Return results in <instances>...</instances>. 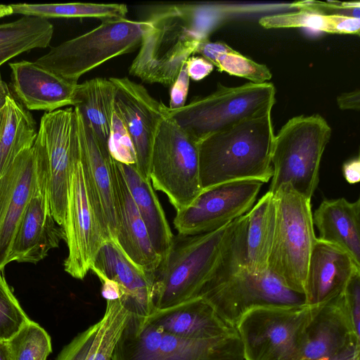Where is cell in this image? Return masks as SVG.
I'll list each match as a JSON object with an SVG mask.
<instances>
[{
  "label": "cell",
  "instance_id": "cell-8",
  "mask_svg": "<svg viewBox=\"0 0 360 360\" xmlns=\"http://www.w3.org/2000/svg\"><path fill=\"white\" fill-rule=\"evenodd\" d=\"M112 360H245L237 333L207 340L179 338L130 314Z\"/></svg>",
  "mask_w": 360,
  "mask_h": 360
},
{
  "label": "cell",
  "instance_id": "cell-19",
  "mask_svg": "<svg viewBox=\"0 0 360 360\" xmlns=\"http://www.w3.org/2000/svg\"><path fill=\"white\" fill-rule=\"evenodd\" d=\"M32 147L21 152L0 177V270L8 264L11 245L35 184Z\"/></svg>",
  "mask_w": 360,
  "mask_h": 360
},
{
  "label": "cell",
  "instance_id": "cell-39",
  "mask_svg": "<svg viewBox=\"0 0 360 360\" xmlns=\"http://www.w3.org/2000/svg\"><path fill=\"white\" fill-rule=\"evenodd\" d=\"M299 9L316 11L323 15H340L359 18L360 3L356 2H319L300 1L292 4Z\"/></svg>",
  "mask_w": 360,
  "mask_h": 360
},
{
  "label": "cell",
  "instance_id": "cell-11",
  "mask_svg": "<svg viewBox=\"0 0 360 360\" xmlns=\"http://www.w3.org/2000/svg\"><path fill=\"white\" fill-rule=\"evenodd\" d=\"M198 297L206 300L217 314L233 328L243 315L254 307L306 304L304 293L289 288L268 271L255 274L243 268L209 281Z\"/></svg>",
  "mask_w": 360,
  "mask_h": 360
},
{
  "label": "cell",
  "instance_id": "cell-7",
  "mask_svg": "<svg viewBox=\"0 0 360 360\" xmlns=\"http://www.w3.org/2000/svg\"><path fill=\"white\" fill-rule=\"evenodd\" d=\"M276 218L267 271L289 288L304 294L307 268L316 239L311 200L289 184L275 192Z\"/></svg>",
  "mask_w": 360,
  "mask_h": 360
},
{
  "label": "cell",
  "instance_id": "cell-28",
  "mask_svg": "<svg viewBox=\"0 0 360 360\" xmlns=\"http://www.w3.org/2000/svg\"><path fill=\"white\" fill-rule=\"evenodd\" d=\"M114 95L115 86L109 79L94 78L77 84L73 104L101 148L108 151Z\"/></svg>",
  "mask_w": 360,
  "mask_h": 360
},
{
  "label": "cell",
  "instance_id": "cell-27",
  "mask_svg": "<svg viewBox=\"0 0 360 360\" xmlns=\"http://www.w3.org/2000/svg\"><path fill=\"white\" fill-rule=\"evenodd\" d=\"M118 164L146 226L151 244L162 259L172 245L174 235L160 202L150 181L142 176L134 165Z\"/></svg>",
  "mask_w": 360,
  "mask_h": 360
},
{
  "label": "cell",
  "instance_id": "cell-14",
  "mask_svg": "<svg viewBox=\"0 0 360 360\" xmlns=\"http://www.w3.org/2000/svg\"><path fill=\"white\" fill-rule=\"evenodd\" d=\"M262 182L236 181L202 190L173 221L179 235L207 233L238 219L254 205Z\"/></svg>",
  "mask_w": 360,
  "mask_h": 360
},
{
  "label": "cell",
  "instance_id": "cell-47",
  "mask_svg": "<svg viewBox=\"0 0 360 360\" xmlns=\"http://www.w3.org/2000/svg\"><path fill=\"white\" fill-rule=\"evenodd\" d=\"M337 103L342 110H356L360 108V92L355 90L351 92L344 93L337 98Z\"/></svg>",
  "mask_w": 360,
  "mask_h": 360
},
{
  "label": "cell",
  "instance_id": "cell-13",
  "mask_svg": "<svg viewBox=\"0 0 360 360\" xmlns=\"http://www.w3.org/2000/svg\"><path fill=\"white\" fill-rule=\"evenodd\" d=\"M63 227L68 249L64 269L72 277L82 280L91 270L99 249L106 240L89 197L80 145L70 169Z\"/></svg>",
  "mask_w": 360,
  "mask_h": 360
},
{
  "label": "cell",
  "instance_id": "cell-24",
  "mask_svg": "<svg viewBox=\"0 0 360 360\" xmlns=\"http://www.w3.org/2000/svg\"><path fill=\"white\" fill-rule=\"evenodd\" d=\"M146 319L167 333L187 340L212 339L236 331L201 297L169 308L154 310Z\"/></svg>",
  "mask_w": 360,
  "mask_h": 360
},
{
  "label": "cell",
  "instance_id": "cell-21",
  "mask_svg": "<svg viewBox=\"0 0 360 360\" xmlns=\"http://www.w3.org/2000/svg\"><path fill=\"white\" fill-rule=\"evenodd\" d=\"M12 94L27 110L53 112L74 104L78 83L67 80L34 62L9 63Z\"/></svg>",
  "mask_w": 360,
  "mask_h": 360
},
{
  "label": "cell",
  "instance_id": "cell-51",
  "mask_svg": "<svg viewBox=\"0 0 360 360\" xmlns=\"http://www.w3.org/2000/svg\"><path fill=\"white\" fill-rule=\"evenodd\" d=\"M3 109H4V108L0 110V125H1L2 117H3Z\"/></svg>",
  "mask_w": 360,
  "mask_h": 360
},
{
  "label": "cell",
  "instance_id": "cell-43",
  "mask_svg": "<svg viewBox=\"0 0 360 360\" xmlns=\"http://www.w3.org/2000/svg\"><path fill=\"white\" fill-rule=\"evenodd\" d=\"M190 79L199 81L207 77L214 69V65L202 56L189 57L185 63Z\"/></svg>",
  "mask_w": 360,
  "mask_h": 360
},
{
  "label": "cell",
  "instance_id": "cell-46",
  "mask_svg": "<svg viewBox=\"0 0 360 360\" xmlns=\"http://www.w3.org/2000/svg\"><path fill=\"white\" fill-rule=\"evenodd\" d=\"M101 283V293L108 300H115L120 298V290L116 282L110 280L99 273H95Z\"/></svg>",
  "mask_w": 360,
  "mask_h": 360
},
{
  "label": "cell",
  "instance_id": "cell-3",
  "mask_svg": "<svg viewBox=\"0 0 360 360\" xmlns=\"http://www.w3.org/2000/svg\"><path fill=\"white\" fill-rule=\"evenodd\" d=\"M271 112L241 121L198 143L202 191L231 181L272 177Z\"/></svg>",
  "mask_w": 360,
  "mask_h": 360
},
{
  "label": "cell",
  "instance_id": "cell-25",
  "mask_svg": "<svg viewBox=\"0 0 360 360\" xmlns=\"http://www.w3.org/2000/svg\"><path fill=\"white\" fill-rule=\"evenodd\" d=\"M274 194L268 191L243 215L240 267L251 273L267 271L276 226Z\"/></svg>",
  "mask_w": 360,
  "mask_h": 360
},
{
  "label": "cell",
  "instance_id": "cell-30",
  "mask_svg": "<svg viewBox=\"0 0 360 360\" xmlns=\"http://www.w3.org/2000/svg\"><path fill=\"white\" fill-rule=\"evenodd\" d=\"M128 8L122 4H0V18L11 15L49 18H96L101 21L126 18Z\"/></svg>",
  "mask_w": 360,
  "mask_h": 360
},
{
  "label": "cell",
  "instance_id": "cell-4",
  "mask_svg": "<svg viewBox=\"0 0 360 360\" xmlns=\"http://www.w3.org/2000/svg\"><path fill=\"white\" fill-rule=\"evenodd\" d=\"M276 89L272 83H245L238 86L218 84L216 90L196 97L179 109L165 105L163 111L195 142L241 121L271 112Z\"/></svg>",
  "mask_w": 360,
  "mask_h": 360
},
{
  "label": "cell",
  "instance_id": "cell-32",
  "mask_svg": "<svg viewBox=\"0 0 360 360\" xmlns=\"http://www.w3.org/2000/svg\"><path fill=\"white\" fill-rule=\"evenodd\" d=\"M129 316L119 299L106 301L101 327L87 360H112L115 347Z\"/></svg>",
  "mask_w": 360,
  "mask_h": 360
},
{
  "label": "cell",
  "instance_id": "cell-12",
  "mask_svg": "<svg viewBox=\"0 0 360 360\" xmlns=\"http://www.w3.org/2000/svg\"><path fill=\"white\" fill-rule=\"evenodd\" d=\"M79 145L78 120L74 108L59 109L42 115L32 148L45 162L51 210L56 221L62 227L65 218L70 169Z\"/></svg>",
  "mask_w": 360,
  "mask_h": 360
},
{
  "label": "cell",
  "instance_id": "cell-45",
  "mask_svg": "<svg viewBox=\"0 0 360 360\" xmlns=\"http://www.w3.org/2000/svg\"><path fill=\"white\" fill-rule=\"evenodd\" d=\"M342 173L345 180L349 184L359 183L360 181V158L359 155L343 164Z\"/></svg>",
  "mask_w": 360,
  "mask_h": 360
},
{
  "label": "cell",
  "instance_id": "cell-16",
  "mask_svg": "<svg viewBox=\"0 0 360 360\" xmlns=\"http://www.w3.org/2000/svg\"><path fill=\"white\" fill-rule=\"evenodd\" d=\"M109 79L115 86L114 110L124 122L132 141L135 166L142 176L150 180L153 145L165 116V104L151 96L143 85L128 77Z\"/></svg>",
  "mask_w": 360,
  "mask_h": 360
},
{
  "label": "cell",
  "instance_id": "cell-35",
  "mask_svg": "<svg viewBox=\"0 0 360 360\" xmlns=\"http://www.w3.org/2000/svg\"><path fill=\"white\" fill-rule=\"evenodd\" d=\"M30 321L0 270V341H8Z\"/></svg>",
  "mask_w": 360,
  "mask_h": 360
},
{
  "label": "cell",
  "instance_id": "cell-37",
  "mask_svg": "<svg viewBox=\"0 0 360 360\" xmlns=\"http://www.w3.org/2000/svg\"><path fill=\"white\" fill-rule=\"evenodd\" d=\"M108 150L111 157L117 162L136 165V153L131 136L124 122L115 110L112 116Z\"/></svg>",
  "mask_w": 360,
  "mask_h": 360
},
{
  "label": "cell",
  "instance_id": "cell-31",
  "mask_svg": "<svg viewBox=\"0 0 360 360\" xmlns=\"http://www.w3.org/2000/svg\"><path fill=\"white\" fill-rule=\"evenodd\" d=\"M53 31L49 20L33 16L0 23V66L21 53L47 48Z\"/></svg>",
  "mask_w": 360,
  "mask_h": 360
},
{
  "label": "cell",
  "instance_id": "cell-20",
  "mask_svg": "<svg viewBox=\"0 0 360 360\" xmlns=\"http://www.w3.org/2000/svg\"><path fill=\"white\" fill-rule=\"evenodd\" d=\"M111 169L118 221L115 243L153 282L162 259L151 244L119 164L112 158Z\"/></svg>",
  "mask_w": 360,
  "mask_h": 360
},
{
  "label": "cell",
  "instance_id": "cell-42",
  "mask_svg": "<svg viewBox=\"0 0 360 360\" xmlns=\"http://www.w3.org/2000/svg\"><path fill=\"white\" fill-rule=\"evenodd\" d=\"M236 50L221 41H210L208 40L200 42L195 51L200 54L214 66H216L219 57L224 53H233Z\"/></svg>",
  "mask_w": 360,
  "mask_h": 360
},
{
  "label": "cell",
  "instance_id": "cell-18",
  "mask_svg": "<svg viewBox=\"0 0 360 360\" xmlns=\"http://www.w3.org/2000/svg\"><path fill=\"white\" fill-rule=\"evenodd\" d=\"M355 341H360L342 293L315 306L302 336L300 360L333 357Z\"/></svg>",
  "mask_w": 360,
  "mask_h": 360
},
{
  "label": "cell",
  "instance_id": "cell-17",
  "mask_svg": "<svg viewBox=\"0 0 360 360\" xmlns=\"http://www.w3.org/2000/svg\"><path fill=\"white\" fill-rule=\"evenodd\" d=\"M75 110L79 125L81 161L89 197L105 240L115 243L118 221L111 169L112 157L108 150L101 148L91 129L83 121L78 110Z\"/></svg>",
  "mask_w": 360,
  "mask_h": 360
},
{
  "label": "cell",
  "instance_id": "cell-26",
  "mask_svg": "<svg viewBox=\"0 0 360 360\" xmlns=\"http://www.w3.org/2000/svg\"><path fill=\"white\" fill-rule=\"evenodd\" d=\"M312 218L316 238L347 252L360 266V199H324Z\"/></svg>",
  "mask_w": 360,
  "mask_h": 360
},
{
  "label": "cell",
  "instance_id": "cell-1",
  "mask_svg": "<svg viewBox=\"0 0 360 360\" xmlns=\"http://www.w3.org/2000/svg\"><path fill=\"white\" fill-rule=\"evenodd\" d=\"M146 7L145 20L150 28L142 37L129 72L146 83L171 87L198 45L208 40L220 24L223 9L201 2L159 3Z\"/></svg>",
  "mask_w": 360,
  "mask_h": 360
},
{
  "label": "cell",
  "instance_id": "cell-29",
  "mask_svg": "<svg viewBox=\"0 0 360 360\" xmlns=\"http://www.w3.org/2000/svg\"><path fill=\"white\" fill-rule=\"evenodd\" d=\"M37 134L32 114L13 96L8 97L0 125V177L21 152L32 147Z\"/></svg>",
  "mask_w": 360,
  "mask_h": 360
},
{
  "label": "cell",
  "instance_id": "cell-40",
  "mask_svg": "<svg viewBox=\"0 0 360 360\" xmlns=\"http://www.w3.org/2000/svg\"><path fill=\"white\" fill-rule=\"evenodd\" d=\"M342 293L354 330L360 336V271H356L352 275Z\"/></svg>",
  "mask_w": 360,
  "mask_h": 360
},
{
  "label": "cell",
  "instance_id": "cell-22",
  "mask_svg": "<svg viewBox=\"0 0 360 360\" xmlns=\"http://www.w3.org/2000/svg\"><path fill=\"white\" fill-rule=\"evenodd\" d=\"M91 271L117 283L121 295L119 300L130 314L146 318L153 312V280L114 241L109 240L103 243Z\"/></svg>",
  "mask_w": 360,
  "mask_h": 360
},
{
  "label": "cell",
  "instance_id": "cell-48",
  "mask_svg": "<svg viewBox=\"0 0 360 360\" xmlns=\"http://www.w3.org/2000/svg\"><path fill=\"white\" fill-rule=\"evenodd\" d=\"M360 342L355 341L337 355L323 360H360Z\"/></svg>",
  "mask_w": 360,
  "mask_h": 360
},
{
  "label": "cell",
  "instance_id": "cell-6",
  "mask_svg": "<svg viewBox=\"0 0 360 360\" xmlns=\"http://www.w3.org/2000/svg\"><path fill=\"white\" fill-rule=\"evenodd\" d=\"M150 28L146 21L124 18L102 21L95 28L53 46L34 63L73 82L115 57L140 46Z\"/></svg>",
  "mask_w": 360,
  "mask_h": 360
},
{
  "label": "cell",
  "instance_id": "cell-34",
  "mask_svg": "<svg viewBox=\"0 0 360 360\" xmlns=\"http://www.w3.org/2000/svg\"><path fill=\"white\" fill-rule=\"evenodd\" d=\"M264 28H309L334 34L333 15L300 9L297 12L268 15L259 20Z\"/></svg>",
  "mask_w": 360,
  "mask_h": 360
},
{
  "label": "cell",
  "instance_id": "cell-10",
  "mask_svg": "<svg viewBox=\"0 0 360 360\" xmlns=\"http://www.w3.org/2000/svg\"><path fill=\"white\" fill-rule=\"evenodd\" d=\"M315 306H262L236 326L245 360H300V343Z\"/></svg>",
  "mask_w": 360,
  "mask_h": 360
},
{
  "label": "cell",
  "instance_id": "cell-9",
  "mask_svg": "<svg viewBox=\"0 0 360 360\" xmlns=\"http://www.w3.org/2000/svg\"><path fill=\"white\" fill-rule=\"evenodd\" d=\"M149 177L154 190L164 193L176 212L189 206L202 191L198 143L165 114L155 136Z\"/></svg>",
  "mask_w": 360,
  "mask_h": 360
},
{
  "label": "cell",
  "instance_id": "cell-23",
  "mask_svg": "<svg viewBox=\"0 0 360 360\" xmlns=\"http://www.w3.org/2000/svg\"><path fill=\"white\" fill-rule=\"evenodd\" d=\"M357 271L360 266L347 252L316 238L307 268L306 304L318 306L336 297Z\"/></svg>",
  "mask_w": 360,
  "mask_h": 360
},
{
  "label": "cell",
  "instance_id": "cell-38",
  "mask_svg": "<svg viewBox=\"0 0 360 360\" xmlns=\"http://www.w3.org/2000/svg\"><path fill=\"white\" fill-rule=\"evenodd\" d=\"M101 323V319L79 333L62 349L56 360H87Z\"/></svg>",
  "mask_w": 360,
  "mask_h": 360
},
{
  "label": "cell",
  "instance_id": "cell-33",
  "mask_svg": "<svg viewBox=\"0 0 360 360\" xmlns=\"http://www.w3.org/2000/svg\"><path fill=\"white\" fill-rule=\"evenodd\" d=\"M12 360H46L52 352L49 335L30 320L9 340Z\"/></svg>",
  "mask_w": 360,
  "mask_h": 360
},
{
  "label": "cell",
  "instance_id": "cell-15",
  "mask_svg": "<svg viewBox=\"0 0 360 360\" xmlns=\"http://www.w3.org/2000/svg\"><path fill=\"white\" fill-rule=\"evenodd\" d=\"M33 152L35 184L11 245L9 263L15 261L37 264L65 238L63 228L57 224L51 210L45 162L37 153Z\"/></svg>",
  "mask_w": 360,
  "mask_h": 360
},
{
  "label": "cell",
  "instance_id": "cell-49",
  "mask_svg": "<svg viewBox=\"0 0 360 360\" xmlns=\"http://www.w3.org/2000/svg\"><path fill=\"white\" fill-rule=\"evenodd\" d=\"M11 96H13L12 91L0 72V110L5 106L7 98Z\"/></svg>",
  "mask_w": 360,
  "mask_h": 360
},
{
  "label": "cell",
  "instance_id": "cell-5",
  "mask_svg": "<svg viewBox=\"0 0 360 360\" xmlns=\"http://www.w3.org/2000/svg\"><path fill=\"white\" fill-rule=\"evenodd\" d=\"M331 136V128L318 114L289 120L274 136L269 191L275 193L289 184L311 200L319 180L321 160Z\"/></svg>",
  "mask_w": 360,
  "mask_h": 360
},
{
  "label": "cell",
  "instance_id": "cell-36",
  "mask_svg": "<svg viewBox=\"0 0 360 360\" xmlns=\"http://www.w3.org/2000/svg\"><path fill=\"white\" fill-rule=\"evenodd\" d=\"M215 67L220 72L248 79L255 84L265 83L271 78V73L265 65L257 63L236 51L221 55Z\"/></svg>",
  "mask_w": 360,
  "mask_h": 360
},
{
  "label": "cell",
  "instance_id": "cell-44",
  "mask_svg": "<svg viewBox=\"0 0 360 360\" xmlns=\"http://www.w3.org/2000/svg\"><path fill=\"white\" fill-rule=\"evenodd\" d=\"M334 34H359L360 18L333 15Z\"/></svg>",
  "mask_w": 360,
  "mask_h": 360
},
{
  "label": "cell",
  "instance_id": "cell-50",
  "mask_svg": "<svg viewBox=\"0 0 360 360\" xmlns=\"http://www.w3.org/2000/svg\"><path fill=\"white\" fill-rule=\"evenodd\" d=\"M0 360H12L8 341H0Z\"/></svg>",
  "mask_w": 360,
  "mask_h": 360
},
{
  "label": "cell",
  "instance_id": "cell-2",
  "mask_svg": "<svg viewBox=\"0 0 360 360\" xmlns=\"http://www.w3.org/2000/svg\"><path fill=\"white\" fill-rule=\"evenodd\" d=\"M241 219L214 231L174 236L161 260L152 287L154 310L169 308L198 297L212 278L240 268Z\"/></svg>",
  "mask_w": 360,
  "mask_h": 360
},
{
  "label": "cell",
  "instance_id": "cell-41",
  "mask_svg": "<svg viewBox=\"0 0 360 360\" xmlns=\"http://www.w3.org/2000/svg\"><path fill=\"white\" fill-rule=\"evenodd\" d=\"M190 78L188 75L185 63L182 65L179 74L170 87L169 106L170 109H179L186 105L188 93Z\"/></svg>",
  "mask_w": 360,
  "mask_h": 360
}]
</instances>
